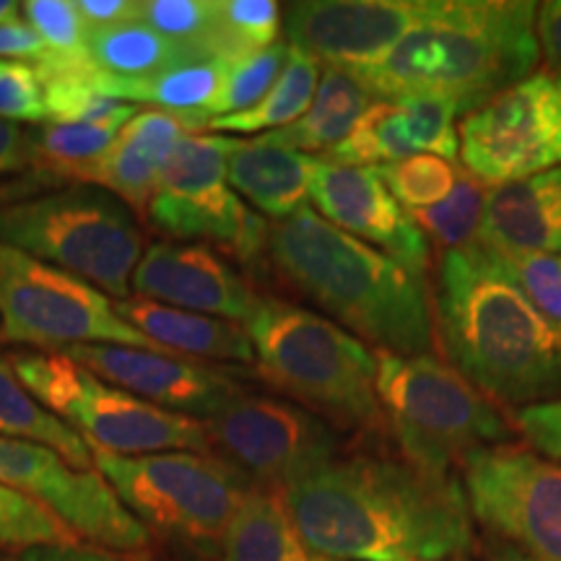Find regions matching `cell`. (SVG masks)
I'll use <instances>...</instances> for the list:
<instances>
[{"label": "cell", "mask_w": 561, "mask_h": 561, "mask_svg": "<svg viewBox=\"0 0 561 561\" xmlns=\"http://www.w3.org/2000/svg\"><path fill=\"white\" fill-rule=\"evenodd\" d=\"M278 494L312 557L453 561L473 549L462 483L409 460L335 458Z\"/></svg>", "instance_id": "cell-1"}, {"label": "cell", "mask_w": 561, "mask_h": 561, "mask_svg": "<svg viewBox=\"0 0 561 561\" xmlns=\"http://www.w3.org/2000/svg\"><path fill=\"white\" fill-rule=\"evenodd\" d=\"M434 322L455 369L491 403L530 405L561 390V331L486 242L442 252Z\"/></svg>", "instance_id": "cell-2"}, {"label": "cell", "mask_w": 561, "mask_h": 561, "mask_svg": "<svg viewBox=\"0 0 561 561\" xmlns=\"http://www.w3.org/2000/svg\"><path fill=\"white\" fill-rule=\"evenodd\" d=\"M265 255L286 286L359 341L401 356L432 351L434 310L424 276L335 229L314 208L271 224Z\"/></svg>", "instance_id": "cell-3"}, {"label": "cell", "mask_w": 561, "mask_h": 561, "mask_svg": "<svg viewBox=\"0 0 561 561\" xmlns=\"http://www.w3.org/2000/svg\"><path fill=\"white\" fill-rule=\"evenodd\" d=\"M538 3L430 0V11L375 66L351 70L375 102L439 96L471 115L533 76Z\"/></svg>", "instance_id": "cell-4"}, {"label": "cell", "mask_w": 561, "mask_h": 561, "mask_svg": "<svg viewBox=\"0 0 561 561\" xmlns=\"http://www.w3.org/2000/svg\"><path fill=\"white\" fill-rule=\"evenodd\" d=\"M263 380L343 432L388 430L375 351L305 307L263 299L244 322Z\"/></svg>", "instance_id": "cell-5"}, {"label": "cell", "mask_w": 561, "mask_h": 561, "mask_svg": "<svg viewBox=\"0 0 561 561\" xmlns=\"http://www.w3.org/2000/svg\"><path fill=\"white\" fill-rule=\"evenodd\" d=\"M91 455L125 510L149 533L191 551L193 561L219 559L237 510L255 489L240 468L216 453Z\"/></svg>", "instance_id": "cell-6"}, {"label": "cell", "mask_w": 561, "mask_h": 561, "mask_svg": "<svg viewBox=\"0 0 561 561\" xmlns=\"http://www.w3.org/2000/svg\"><path fill=\"white\" fill-rule=\"evenodd\" d=\"M375 359L388 430L411 466L453 476L473 453L510 442L512 430L494 403L437 356L375 351Z\"/></svg>", "instance_id": "cell-7"}, {"label": "cell", "mask_w": 561, "mask_h": 561, "mask_svg": "<svg viewBox=\"0 0 561 561\" xmlns=\"http://www.w3.org/2000/svg\"><path fill=\"white\" fill-rule=\"evenodd\" d=\"M0 244L73 273L117 301L146 252L136 214L96 185L0 206Z\"/></svg>", "instance_id": "cell-8"}, {"label": "cell", "mask_w": 561, "mask_h": 561, "mask_svg": "<svg viewBox=\"0 0 561 561\" xmlns=\"http://www.w3.org/2000/svg\"><path fill=\"white\" fill-rule=\"evenodd\" d=\"M9 364L34 401L79 432L91 450L123 458L153 453H214L206 421L140 401L91 375L62 351L16 354Z\"/></svg>", "instance_id": "cell-9"}, {"label": "cell", "mask_w": 561, "mask_h": 561, "mask_svg": "<svg viewBox=\"0 0 561 561\" xmlns=\"http://www.w3.org/2000/svg\"><path fill=\"white\" fill-rule=\"evenodd\" d=\"M0 328L5 341L39 348L128 346L172 354L128 325L115 301L89 280L9 244H0Z\"/></svg>", "instance_id": "cell-10"}, {"label": "cell", "mask_w": 561, "mask_h": 561, "mask_svg": "<svg viewBox=\"0 0 561 561\" xmlns=\"http://www.w3.org/2000/svg\"><path fill=\"white\" fill-rule=\"evenodd\" d=\"M240 138L191 133L174 146L149 203L153 227L178 240L219 244L242 263L265 252L271 224L244 206L229 185V157Z\"/></svg>", "instance_id": "cell-11"}, {"label": "cell", "mask_w": 561, "mask_h": 561, "mask_svg": "<svg viewBox=\"0 0 561 561\" xmlns=\"http://www.w3.org/2000/svg\"><path fill=\"white\" fill-rule=\"evenodd\" d=\"M460 468L471 517L530 561H561V462L496 445Z\"/></svg>", "instance_id": "cell-12"}, {"label": "cell", "mask_w": 561, "mask_h": 561, "mask_svg": "<svg viewBox=\"0 0 561 561\" xmlns=\"http://www.w3.org/2000/svg\"><path fill=\"white\" fill-rule=\"evenodd\" d=\"M460 159L486 187L561 167V76L533 73L460 121Z\"/></svg>", "instance_id": "cell-13"}, {"label": "cell", "mask_w": 561, "mask_h": 561, "mask_svg": "<svg viewBox=\"0 0 561 561\" xmlns=\"http://www.w3.org/2000/svg\"><path fill=\"white\" fill-rule=\"evenodd\" d=\"M214 453L261 489L284 491L339 458V434L291 401L242 396L206 419Z\"/></svg>", "instance_id": "cell-14"}, {"label": "cell", "mask_w": 561, "mask_h": 561, "mask_svg": "<svg viewBox=\"0 0 561 561\" xmlns=\"http://www.w3.org/2000/svg\"><path fill=\"white\" fill-rule=\"evenodd\" d=\"M0 486L50 510L83 543L149 551L151 533L125 510L100 471H76L50 447L0 434Z\"/></svg>", "instance_id": "cell-15"}, {"label": "cell", "mask_w": 561, "mask_h": 561, "mask_svg": "<svg viewBox=\"0 0 561 561\" xmlns=\"http://www.w3.org/2000/svg\"><path fill=\"white\" fill-rule=\"evenodd\" d=\"M430 11V0H299L284 9L286 45L325 68L375 66Z\"/></svg>", "instance_id": "cell-16"}, {"label": "cell", "mask_w": 561, "mask_h": 561, "mask_svg": "<svg viewBox=\"0 0 561 561\" xmlns=\"http://www.w3.org/2000/svg\"><path fill=\"white\" fill-rule=\"evenodd\" d=\"M62 354L140 401L201 421L248 396L237 377L182 356L128 346H73Z\"/></svg>", "instance_id": "cell-17"}, {"label": "cell", "mask_w": 561, "mask_h": 561, "mask_svg": "<svg viewBox=\"0 0 561 561\" xmlns=\"http://www.w3.org/2000/svg\"><path fill=\"white\" fill-rule=\"evenodd\" d=\"M310 198L314 210L335 229L371 244L424 276L432 255L430 242L401 203L392 198L377 167H348L318 159Z\"/></svg>", "instance_id": "cell-18"}, {"label": "cell", "mask_w": 561, "mask_h": 561, "mask_svg": "<svg viewBox=\"0 0 561 561\" xmlns=\"http://www.w3.org/2000/svg\"><path fill=\"white\" fill-rule=\"evenodd\" d=\"M130 291L138 299L242 325L263 301L219 252L198 242H157L146 248L133 271Z\"/></svg>", "instance_id": "cell-19"}, {"label": "cell", "mask_w": 561, "mask_h": 561, "mask_svg": "<svg viewBox=\"0 0 561 561\" xmlns=\"http://www.w3.org/2000/svg\"><path fill=\"white\" fill-rule=\"evenodd\" d=\"M191 133H198V128L185 117L157 107L140 110L130 123H125L121 136L91 167L83 182L121 198L133 214H146L167 159L172 157L174 146Z\"/></svg>", "instance_id": "cell-20"}, {"label": "cell", "mask_w": 561, "mask_h": 561, "mask_svg": "<svg viewBox=\"0 0 561 561\" xmlns=\"http://www.w3.org/2000/svg\"><path fill=\"white\" fill-rule=\"evenodd\" d=\"M479 240L500 250L561 255V167L489 187Z\"/></svg>", "instance_id": "cell-21"}, {"label": "cell", "mask_w": 561, "mask_h": 561, "mask_svg": "<svg viewBox=\"0 0 561 561\" xmlns=\"http://www.w3.org/2000/svg\"><path fill=\"white\" fill-rule=\"evenodd\" d=\"M314 164L318 159L310 153L280 146L268 136H255L240 140L229 157L227 174L231 191L278 224L307 206Z\"/></svg>", "instance_id": "cell-22"}, {"label": "cell", "mask_w": 561, "mask_h": 561, "mask_svg": "<svg viewBox=\"0 0 561 561\" xmlns=\"http://www.w3.org/2000/svg\"><path fill=\"white\" fill-rule=\"evenodd\" d=\"M115 310L128 325L151 339L157 346L193 362H255L248 331L237 322L208 314L178 310L146 299H121Z\"/></svg>", "instance_id": "cell-23"}, {"label": "cell", "mask_w": 561, "mask_h": 561, "mask_svg": "<svg viewBox=\"0 0 561 561\" xmlns=\"http://www.w3.org/2000/svg\"><path fill=\"white\" fill-rule=\"evenodd\" d=\"M229 66L231 60L227 58L203 55V58L182 60L178 66L151 76V79L121 81L100 76V87L104 94L121 102L157 104V110L185 117L187 123L198 128V133H206L208 123L214 121Z\"/></svg>", "instance_id": "cell-24"}, {"label": "cell", "mask_w": 561, "mask_h": 561, "mask_svg": "<svg viewBox=\"0 0 561 561\" xmlns=\"http://www.w3.org/2000/svg\"><path fill=\"white\" fill-rule=\"evenodd\" d=\"M375 104L371 94L346 70L325 68L320 76L318 91L310 110L297 123L286 128L265 133L280 146H289L301 153L307 151H333L351 136L367 110Z\"/></svg>", "instance_id": "cell-25"}, {"label": "cell", "mask_w": 561, "mask_h": 561, "mask_svg": "<svg viewBox=\"0 0 561 561\" xmlns=\"http://www.w3.org/2000/svg\"><path fill=\"white\" fill-rule=\"evenodd\" d=\"M219 561H312L278 491L255 486L244 496Z\"/></svg>", "instance_id": "cell-26"}, {"label": "cell", "mask_w": 561, "mask_h": 561, "mask_svg": "<svg viewBox=\"0 0 561 561\" xmlns=\"http://www.w3.org/2000/svg\"><path fill=\"white\" fill-rule=\"evenodd\" d=\"M87 53L91 68L96 73L104 76V79L121 81L151 79V76L178 66L182 60L203 58V55H191L174 47L172 42H167L138 19L107 26V30L89 32Z\"/></svg>", "instance_id": "cell-27"}, {"label": "cell", "mask_w": 561, "mask_h": 561, "mask_svg": "<svg viewBox=\"0 0 561 561\" xmlns=\"http://www.w3.org/2000/svg\"><path fill=\"white\" fill-rule=\"evenodd\" d=\"M0 434L50 447L76 471H96L87 439L55 413L42 409L5 359H0Z\"/></svg>", "instance_id": "cell-28"}, {"label": "cell", "mask_w": 561, "mask_h": 561, "mask_svg": "<svg viewBox=\"0 0 561 561\" xmlns=\"http://www.w3.org/2000/svg\"><path fill=\"white\" fill-rule=\"evenodd\" d=\"M45 89L47 123H87L125 128L138 115L136 104L104 94L100 73L91 66L53 68L34 66Z\"/></svg>", "instance_id": "cell-29"}, {"label": "cell", "mask_w": 561, "mask_h": 561, "mask_svg": "<svg viewBox=\"0 0 561 561\" xmlns=\"http://www.w3.org/2000/svg\"><path fill=\"white\" fill-rule=\"evenodd\" d=\"M320 76L322 68L318 60L299 50H291V58L286 62L276 87L255 107L237 112V115L214 117L206 133H244V136H252V133H273L286 128L310 110Z\"/></svg>", "instance_id": "cell-30"}, {"label": "cell", "mask_w": 561, "mask_h": 561, "mask_svg": "<svg viewBox=\"0 0 561 561\" xmlns=\"http://www.w3.org/2000/svg\"><path fill=\"white\" fill-rule=\"evenodd\" d=\"M123 128L87 123H45L32 130V167L58 178L87 180Z\"/></svg>", "instance_id": "cell-31"}, {"label": "cell", "mask_w": 561, "mask_h": 561, "mask_svg": "<svg viewBox=\"0 0 561 561\" xmlns=\"http://www.w3.org/2000/svg\"><path fill=\"white\" fill-rule=\"evenodd\" d=\"M419 153L411 125L396 102H375L343 144L325 157L348 167H382Z\"/></svg>", "instance_id": "cell-32"}, {"label": "cell", "mask_w": 561, "mask_h": 561, "mask_svg": "<svg viewBox=\"0 0 561 561\" xmlns=\"http://www.w3.org/2000/svg\"><path fill=\"white\" fill-rule=\"evenodd\" d=\"M489 187L473 178V174L460 172L458 182L445 201L434 203L430 208L405 210L411 221L421 229L426 242L439 244L442 250H460L481 237L483 216H486Z\"/></svg>", "instance_id": "cell-33"}, {"label": "cell", "mask_w": 561, "mask_h": 561, "mask_svg": "<svg viewBox=\"0 0 561 561\" xmlns=\"http://www.w3.org/2000/svg\"><path fill=\"white\" fill-rule=\"evenodd\" d=\"M284 32V11L273 0H216L214 50L237 60L276 45Z\"/></svg>", "instance_id": "cell-34"}, {"label": "cell", "mask_w": 561, "mask_h": 561, "mask_svg": "<svg viewBox=\"0 0 561 561\" xmlns=\"http://www.w3.org/2000/svg\"><path fill=\"white\" fill-rule=\"evenodd\" d=\"M21 16L37 32L47 58L39 66L83 68L91 66L87 42L89 30L83 24L73 0H30L21 3Z\"/></svg>", "instance_id": "cell-35"}, {"label": "cell", "mask_w": 561, "mask_h": 561, "mask_svg": "<svg viewBox=\"0 0 561 561\" xmlns=\"http://www.w3.org/2000/svg\"><path fill=\"white\" fill-rule=\"evenodd\" d=\"M136 19L180 50L216 55V0H138Z\"/></svg>", "instance_id": "cell-36"}, {"label": "cell", "mask_w": 561, "mask_h": 561, "mask_svg": "<svg viewBox=\"0 0 561 561\" xmlns=\"http://www.w3.org/2000/svg\"><path fill=\"white\" fill-rule=\"evenodd\" d=\"M377 172L403 210L430 208L445 201L460 174L453 161L434 157V153H413L409 159L377 167Z\"/></svg>", "instance_id": "cell-37"}, {"label": "cell", "mask_w": 561, "mask_h": 561, "mask_svg": "<svg viewBox=\"0 0 561 561\" xmlns=\"http://www.w3.org/2000/svg\"><path fill=\"white\" fill-rule=\"evenodd\" d=\"M81 543L50 510L21 491L0 486V549L21 553L34 546Z\"/></svg>", "instance_id": "cell-38"}, {"label": "cell", "mask_w": 561, "mask_h": 561, "mask_svg": "<svg viewBox=\"0 0 561 561\" xmlns=\"http://www.w3.org/2000/svg\"><path fill=\"white\" fill-rule=\"evenodd\" d=\"M289 58L291 47L286 45V42H276V45L265 47V50L231 60L214 117L237 115V112L255 107V104L276 87V81L280 79V73H284Z\"/></svg>", "instance_id": "cell-39"}, {"label": "cell", "mask_w": 561, "mask_h": 561, "mask_svg": "<svg viewBox=\"0 0 561 561\" xmlns=\"http://www.w3.org/2000/svg\"><path fill=\"white\" fill-rule=\"evenodd\" d=\"M396 104L411 125L419 153H434L447 161L458 159L460 136L455 128L460 115L458 104L439 100V96H405V100H396Z\"/></svg>", "instance_id": "cell-40"}, {"label": "cell", "mask_w": 561, "mask_h": 561, "mask_svg": "<svg viewBox=\"0 0 561 561\" xmlns=\"http://www.w3.org/2000/svg\"><path fill=\"white\" fill-rule=\"evenodd\" d=\"M491 248V244H489ZM504 268L512 273L525 297L551 325L561 331V255L546 252H515L494 248Z\"/></svg>", "instance_id": "cell-41"}, {"label": "cell", "mask_w": 561, "mask_h": 561, "mask_svg": "<svg viewBox=\"0 0 561 561\" xmlns=\"http://www.w3.org/2000/svg\"><path fill=\"white\" fill-rule=\"evenodd\" d=\"M0 121L47 123L45 89L32 62L0 60Z\"/></svg>", "instance_id": "cell-42"}, {"label": "cell", "mask_w": 561, "mask_h": 561, "mask_svg": "<svg viewBox=\"0 0 561 561\" xmlns=\"http://www.w3.org/2000/svg\"><path fill=\"white\" fill-rule=\"evenodd\" d=\"M515 426L543 458L561 462V398L523 405L515 413Z\"/></svg>", "instance_id": "cell-43"}, {"label": "cell", "mask_w": 561, "mask_h": 561, "mask_svg": "<svg viewBox=\"0 0 561 561\" xmlns=\"http://www.w3.org/2000/svg\"><path fill=\"white\" fill-rule=\"evenodd\" d=\"M13 561H159L151 551H112L94 543L34 546L16 553Z\"/></svg>", "instance_id": "cell-44"}, {"label": "cell", "mask_w": 561, "mask_h": 561, "mask_svg": "<svg viewBox=\"0 0 561 561\" xmlns=\"http://www.w3.org/2000/svg\"><path fill=\"white\" fill-rule=\"evenodd\" d=\"M47 58V47L42 45L37 32L26 24L24 16L0 21V60H19L39 66Z\"/></svg>", "instance_id": "cell-45"}, {"label": "cell", "mask_w": 561, "mask_h": 561, "mask_svg": "<svg viewBox=\"0 0 561 561\" xmlns=\"http://www.w3.org/2000/svg\"><path fill=\"white\" fill-rule=\"evenodd\" d=\"M536 37L551 73L561 76V0H546L538 5Z\"/></svg>", "instance_id": "cell-46"}, {"label": "cell", "mask_w": 561, "mask_h": 561, "mask_svg": "<svg viewBox=\"0 0 561 561\" xmlns=\"http://www.w3.org/2000/svg\"><path fill=\"white\" fill-rule=\"evenodd\" d=\"M32 167V130L0 121V178Z\"/></svg>", "instance_id": "cell-47"}, {"label": "cell", "mask_w": 561, "mask_h": 561, "mask_svg": "<svg viewBox=\"0 0 561 561\" xmlns=\"http://www.w3.org/2000/svg\"><path fill=\"white\" fill-rule=\"evenodd\" d=\"M89 32L107 30L136 19L138 0H73Z\"/></svg>", "instance_id": "cell-48"}, {"label": "cell", "mask_w": 561, "mask_h": 561, "mask_svg": "<svg viewBox=\"0 0 561 561\" xmlns=\"http://www.w3.org/2000/svg\"><path fill=\"white\" fill-rule=\"evenodd\" d=\"M21 16V3L16 0H0V21H9Z\"/></svg>", "instance_id": "cell-49"}, {"label": "cell", "mask_w": 561, "mask_h": 561, "mask_svg": "<svg viewBox=\"0 0 561 561\" xmlns=\"http://www.w3.org/2000/svg\"><path fill=\"white\" fill-rule=\"evenodd\" d=\"M491 561H530V559L523 557V553L515 551V549H496L494 557H491Z\"/></svg>", "instance_id": "cell-50"}, {"label": "cell", "mask_w": 561, "mask_h": 561, "mask_svg": "<svg viewBox=\"0 0 561 561\" xmlns=\"http://www.w3.org/2000/svg\"><path fill=\"white\" fill-rule=\"evenodd\" d=\"M312 561H339V559H325V557H312Z\"/></svg>", "instance_id": "cell-51"}, {"label": "cell", "mask_w": 561, "mask_h": 561, "mask_svg": "<svg viewBox=\"0 0 561 561\" xmlns=\"http://www.w3.org/2000/svg\"><path fill=\"white\" fill-rule=\"evenodd\" d=\"M0 343H5V339H3V328H0Z\"/></svg>", "instance_id": "cell-52"}]
</instances>
